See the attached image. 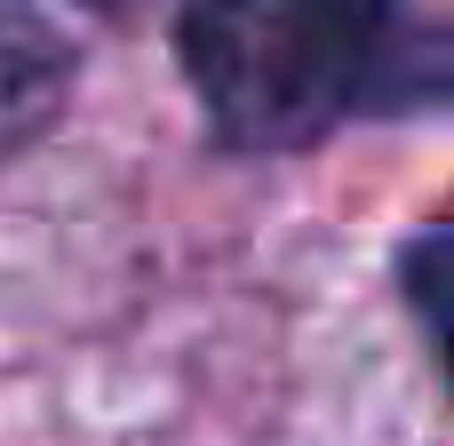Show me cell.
<instances>
[{
    "instance_id": "277c9868",
    "label": "cell",
    "mask_w": 454,
    "mask_h": 446,
    "mask_svg": "<svg viewBox=\"0 0 454 446\" xmlns=\"http://www.w3.org/2000/svg\"><path fill=\"white\" fill-rule=\"evenodd\" d=\"M80 8H128V0H80Z\"/></svg>"
},
{
    "instance_id": "6da1fadb",
    "label": "cell",
    "mask_w": 454,
    "mask_h": 446,
    "mask_svg": "<svg viewBox=\"0 0 454 446\" xmlns=\"http://www.w3.org/2000/svg\"><path fill=\"white\" fill-rule=\"evenodd\" d=\"M176 56L239 152H295L343 120L454 96V32L407 0H184Z\"/></svg>"
},
{
    "instance_id": "3957f363",
    "label": "cell",
    "mask_w": 454,
    "mask_h": 446,
    "mask_svg": "<svg viewBox=\"0 0 454 446\" xmlns=\"http://www.w3.org/2000/svg\"><path fill=\"white\" fill-rule=\"evenodd\" d=\"M407 295H415V311H423V327L439 343V367L454 383V223H431L407 247Z\"/></svg>"
},
{
    "instance_id": "7a4b0ae2",
    "label": "cell",
    "mask_w": 454,
    "mask_h": 446,
    "mask_svg": "<svg viewBox=\"0 0 454 446\" xmlns=\"http://www.w3.org/2000/svg\"><path fill=\"white\" fill-rule=\"evenodd\" d=\"M64 88H72V48H64V32H56L40 8L0 0V160L24 152V144L56 120Z\"/></svg>"
}]
</instances>
